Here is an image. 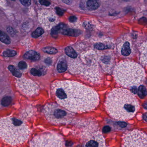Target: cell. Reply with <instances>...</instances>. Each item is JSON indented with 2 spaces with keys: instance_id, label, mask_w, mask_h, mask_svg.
I'll return each instance as SVG.
<instances>
[{
  "instance_id": "cell-1",
  "label": "cell",
  "mask_w": 147,
  "mask_h": 147,
  "mask_svg": "<svg viewBox=\"0 0 147 147\" xmlns=\"http://www.w3.org/2000/svg\"><path fill=\"white\" fill-rule=\"evenodd\" d=\"M51 89L58 103L72 112L90 111L99 104L97 92L79 82L57 81L53 84Z\"/></svg>"
},
{
  "instance_id": "cell-2",
  "label": "cell",
  "mask_w": 147,
  "mask_h": 147,
  "mask_svg": "<svg viewBox=\"0 0 147 147\" xmlns=\"http://www.w3.org/2000/svg\"><path fill=\"white\" fill-rule=\"evenodd\" d=\"M105 106L110 115L114 119L127 120L135 115L140 109V104L131 92L119 88L109 92Z\"/></svg>"
},
{
  "instance_id": "cell-3",
  "label": "cell",
  "mask_w": 147,
  "mask_h": 147,
  "mask_svg": "<svg viewBox=\"0 0 147 147\" xmlns=\"http://www.w3.org/2000/svg\"><path fill=\"white\" fill-rule=\"evenodd\" d=\"M30 130L21 120L11 117L0 118V138L8 144L14 146L27 140Z\"/></svg>"
},
{
  "instance_id": "cell-4",
  "label": "cell",
  "mask_w": 147,
  "mask_h": 147,
  "mask_svg": "<svg viewBox=\"0 0 147 147\" xmlns=\"http://www.w3.org/2000/svg\"><path fill=\"white\" fill-rule=\"evenodd\" d=\"M117 82L124 87L136 86L146 78L144 69L139 64L131 61H122L117 65L114 71Z\"/></svg>"
},
{
  "instance_id": "cell-5",
  "label": "cell",
  "mask_w": 147,
  "mask_h": 147,
  "mask_svg": "<svg viewBox=\"0 0 147 147\" xmlns=\"http://www.w3.org/2000/svg\"><path fill=\"white\" fill-rule=\"evenodd\" d=\"M43 112L48 121L55 124L70 122L73 115L55 103L47 104Z\"/></svg>"
},
{
  "instance_id": "cell-6",
  "label": "cell",
  "mask_w": 147,
  "mask_h": 147,
  "mask_svg": "<svg viewBox=\"0 0 147 147\" xmlns=\"http://www.w3.org/2000/svg\"><path fill=\"white\" fill-rule=\"evenodd\" d=\"M30 147H63V141L56 134H45L35 136L30 142Z\"/></svg>"
},
{
  "instance_id": "cell-7",
  "label": "cell",
  "mask_w": 147,
  "mask_h": 147,
  "mask_svg": "<svg viewBox=\"0 0 147 147\" xmlns=\"http://www.w3.org/2000/svg\"><path fill=\"white\" fill-rule=\"evenodd\" d=\"M123 142L122 147H147V135L140 130L135 129L126 134Z\"/></svg>"
},
{
  "instance_id": "cell-8",
  "label": "cell",
  "mask_w": 147,
  "mask_h": 147,
  "mask_svg": "<svg viewBox=\"0 0 147 147\" xmlns=\"http://www.w3.org/2000/svg\"><path fill=\"white\" fill-rule=\"evenodd\" d=\"M16 86L22 93L28 96L34 95L39 91L37 85L31 80L20 78L17 80Z\"/></svg>"
},
{
  "instance_id": "cell-9",
  "label": "cell",
  "mask_w": 147,
  "mask_h": 147,
  "mask_svg": "<svg viewBox=\"0 0 147 147\" xmlns=\"http://www.w3.org/2000/svg\"><path fill=\"white\" fill-rule=\"evenodd\" d=\"M82 147H108L106 146L105 139L100 131L93 133L87 138Z\"/></svg>"
},
{
  "instance_id": "cell-10",
  "label": "cell",
  "mask_w": 147,
  "mask_h": 147,
  "mask_svg": "<svg viewBox=\"0 0 147 147\" xmlns=\"http://www.w3.org/2000/svg\"><path fill=\"white\" fill-rule=\"evenodd\" d=\"M117 48L119 52L124 57L130 56L132 53V45L129 40H123L121 43H119Z\"/></svg>"
},
{
  "instance_id": "cell-11",
  "label": "cell",
  "mask_w": 147,
  "mask_h": 147,
  "mask_svg": "<svg viewBox=\"0 0 147 147\" xmlns=\"http://www.w3.org/2000/svg\"><path fill=\"white\" fill-rule=\"evenodd\" d=\"M141 53L140 61L143 65H146L147 63V45L146 43L142 44L140 47Z\"/></svg>"
},
{
  "instance_id": "cell-12",
  "label": "cell",
  "mask_w": 147,
  "mask_h": 147,
  "mask_svg": "<svg viewBox=\"0 0 147 147\" xmlns=\"http://www.w3.org/2000/svg\"><path fill=\"white\" fill-rule=\"evenodd\" d=\"M24 58L30 59L33 61H37L40 58V55L38 53L33 51H30L27 52L24 56Z\"/></svg>"
},
{
  "instance_id": "cell-13",
  "label": "cell",
  "mask_w": 147,
  "mask_h": 147,
  "mask_svg": "<svg viewBox=\"0 0 147 147\" xmlns=\"http://www.w3.org/2000/svg\"><path fill=\"white\" fill-rule=\"evenodd\" d=\"M67 62L65 57H62L59 59L57 65V70L60 73L65 72L67 70Z\"/></svg>"
},
{
  "instance_id": "cell-14",
  "label": "cell",
  "mask_w": 147,
  "mask_h": 147,
  "mask_svg": "<svg viewBox=\"0 0 147 147\" xmlns=\"http://www.w3.org/2000/svg\"><path fill=\"white\" fill-rule=\"evenodd\" d=\"M61 33L64 35H68V36H78L80 35L81 33L80 31L76 29H70V28L66 29L65 28L62 30Z\"/></svg>"
},
{
  "instance_id": "cell-15",
  "label": "cell",
  "mask_w": 147,
  "mask_h": 147,
  "mask_svg": "<svg viewBox=\"0 0 147 147\" xmlns=\"http://www.w3.org/2000/svg\"><path fill=\"white\" fill-rule=\"evenodd\" d=\"M87 6L90 9L96 10L100 6V3L98 0H88Z\"/></svg>"
},
{
  "instance_id": "cell-16",
  "label": "cell",
  "mask_w": 147,
  "mask_h": 147,
  "mask_svg": "<svg viewBox=\"0 0 147 147\" xmlns=\"http://www.w3.org/2000/svg\"><path fill=\"white\" fill-rule=\"evenodd\" d=\"M65 52L66 55L71 58L75 59L77 57V53L71 47H67L65 49Z\"/></svg>"
},
{
  "instance_id": "cell-17",
  "label": "cell",
  "mask_w": 147,
  "mask_h": 147,
  "mask_svg": "<svg viewBox=\"0 0 147 147\" xmlns=\"http://www.w3.org/2000/svg\"><path fill=\"white\" fill-rule=\"evenodd\" d=\"M112 60L111 57L109 56L105 55L101 57L100 61L101 62V64L102 65H103L104 68L106 70V67H108V66L109 67V64L111 63Z\"/></svg>"
},
{
  "instance_id": "cell-18",
  "label": "cell",
  "mask_w": 147,
  "mask_h": 147,
  "mask_svg": "<svg viewBox=\"0 0 147 147\" xmlns=\"http://www.w3.org/2000/svg\"><path fill=\"white\" fill-rule=\"evenodd\" d=\"M66 26L63 24H60L56 26L53 28L51 30V34L52 35H56L60 33L62 30L65 28Z\"/></svg>"
},
{
  "instance_id": "cell-19",
  "label": "cell",
  "mask_w": 147,
  "mask_h": 147,
  "mask_svg": "<svg viewBox=\"0 0 147 147\" xmlns=\"http://www.w3.org/2000/svg\"><path fill=\"white\" fill-rule=\"evenodd\" d=\"M0 41L6 45H9L11 43L9 37L1 30H0Z\"/></svg>"
},
{
  "instance_id": "cell-20",
  "label": "cell",
  "mask_w": 147,
  "mask_h": 147,
  "mask_svg": "<svg viewBox=\"0 0 147 147\" xmlns=\"http://www.w3.org/2000/svg\"><path fill=\"white\" fill-rule=\"evenodd\" d=\"M137 92H138V95L140 98H144L146 96V88L144 85L140 86Z\"/></svg>"
},
{
  "instance_id": "cell-21",
  "label": "cell",
  "mask_w": 147,
  "mask_h": 147,
  "mask_svg": "<svg viewBox=\"0 0 147 147\" xmlns=\"http://www.w3.org/2000/svg\"><path fill=\"white\" fill-rule=\"evenodd\" d=\"M112 47L110 45H105L102 43H98L95 45V48L97 50H106Z\"/></svg>"
},
{
  "instance_id": "cell-22",
  "label": "cell",
  "mask_w": 147,
  "mask_h": 147,
  "mask_svg": "<svg viewBox=\"0 0 147 147\" xmlns=\"http://www.w3.org/2000/svg\"><path fill=\"white\" fill-rule=\"evenodd\" d=\"M8 69L9 71L12 73V74L17 78H20L22 74L20 71L18 70L13 65H9L8 67Z\"/></svg>"
},
{
  "instance_id": "cell-23",
  "label": "cell",
  "mask_w": 147,
  "mask_h": 147,
  "mask_svg": "<svg viewBox=\"0 0 147 147\" xmlns=\"http://www.w3.org/2000/svg\"><path fill=\"white\" fill-rule=\"evenodd\" d=\"M44 31L41 28L39 27L32 34L33 38H37L42 35L44 34Z\"/></svg>"
},
{
  "instance_id": "cell-24",
  "label": "cell",
  "mask_w": 147,
  "mask_h": 147,
  "mask_svg": "<svg viewBox=\"0 0 147 147\" xmlns=\"http://www.w3.org/2000/svg\"><path fill=\"white\" fill-rule=\"evenodd\" d=\"M42 50L44 52L48 53V54H56L58 52V51L56 48H54V47H44Z\"/></svg>"
},
{
  "instance_id": "cell-25",
  "label": "cell",
  "mask_w": 147,
  "mask_h": 147,
  "mask_svg": "<svg viewBox=\"0 0 147 147\" xmlns=\"http://www.w3.org/2000/svg\"><path fill=\"white\" fill-rule=\"evenodd\" d=\"M11 102V98L10 96H6L3 98L1 101V104L3 106H7L9 105Z\"/></svg>"
},
{
  "instance_id": "cell-26",
  "label": "cell",
  "mask_w": 147,
  "mask_h": 147,
  "mask_svg": "<svg viewBox=\"0 0 147 147\" xmlns=\"http://www.w3.org/2000/svg\"><path fill=\"white\" fill-rule=\"evenodd\" d=\"M3 56L5 57H13L16 55V52L12 50H8L3 52Z\"/></svg>"
},
{
  "instance_id": "cell-27",
  "label": "cell",
  "mask_w": 147,
  "mask_h": 147,
  "mask_svg": "<svg viewBox=\"0 0 147 147\" xmlns=\"http://www.w3.org/2000/svg\"><path fill=\"white\" fill-rule=\"evenodd\" d=\"M31 73L34 76H38V77L41 76L42 74L41 71L35 69V68L32 69L31 70Z\"/></svg>"
},
{
  "instance_id": "cell-28",
  "label": "cell",
  "mask_w": 147,
  "mask_h": 147,
  "mask_svg": "<svg viewBox=\"0 0 147 147\" xmlns=\"http://www.w3.org/2000/svg\"><path fill=\"white\" fill-rule=\"evenodd\" d=\"M18 66L21 69H24L27 68V65L26 62L23 61H20L18 64Z\"/></svg>"
},
{
  "instance_id": "cell-29",
  "label": "cell",
  "mask_w": 147,
  "mask_h": 147,
  "mask_svg": "<svg viewBox=\"0 0 147 147\" xmlns=\"http://www.w3.org/2000/svg\"><path fill=\"white\" fill-rule=\"evenodd\" d=\"M21 3L25 7H29L31 5V0H20Z\"/></svg>"
},
{
  "instance_id": "cell-30",
  "label": "cell",
  "mask_w": 147,
  "mask_h": 147,
  "mask_svg": "<svg viewBox=\"0 0 147 147\" xmlns=\"http://www.w3.org/2000/svg\"><path fill=\"white\" fill-rule=\"evenodd\" d=\"M39 2L41 5L46 6H49L51 4V3L47 0H39Z\"/></svg>"
},
{
  "instance_id": "cell-31",
  "label": "cell",
  "mask_w": 147,
  "mask_h": 147,
  "mask_svg": "<svg viewBox=\"0 0 147 147\" xmlns=\"http://www.w3.org/2000/svg\"><path fill=\"white\" fill-rule=\"evenodd\" d=\"M56 11H57V13H58V15H59L60 16H62L64 14V10L61 9L60 8L57 7L56 8Z\"/></svg>"
},
{
  "instance_id": "cell-32",
  "label": "cell",
  "mask_w": 147,
  "mask_h": 147,
  "mask_svg": "<svg viewBox=\"0 0 147 147\" xmlns=\"http://www.w3.org/2000/svg\"><path fill=\"white\" fill-rule=\"evenodd\" d=\"M131 87H132V88L130 89V90H131L130 92H131L132 93H133V94H136L137 91H137V87H136V86H133Z\"/></svg>"
},
{
  "instance_id": "cell-33",
  "label": "cell",
  "mask_w": 147,
  "mask_h": 147,
  "mask_svg": "<svg viewBox=\"0 0 147 147\" xmlns=\"http://www.w3.org/2000/svg\"><path fill=\"white\" fill-rule=\"evenodd\" d=\"M110 130H111V128L109 126H105L103 129V131L104 133H108V132L110 131Z\"/></svg>"
},
{
  "instance_id": "cell-34",
  "label": "cell",
  "mask_w": 147,
  "mask_h": 147,
  "mask_svg": "<svg viewBox=\"0 0 147 147\" xmlns=\"http://www.w3.org/2000/svg\"><path fill=\"white\" fill-rule=\"evenodd\" d=\"M69 20L70 22H75L76 21V20H77V18L76 16H70V17L69 18Z\"/></svg>"
},
{
  "instance_id": "cell-35",
  "label": "cell",
  "mask_w": 147,
  "mask_h": 147,
  "mask_svg": "<svg viewBox=\"0 0 147 147\" xmlns=\"http://www.w3.org/2000/svg\"><path fill=\"white\" fill-rule=\"evenodd\" d=\"M117 124L122 127H125L127 126V124L124 122H118Z\"/></svg>"
},
{
  "instance_id": "cell-36",
  "label": "cell",
  "mask_w": 147,
  "mask_h": 147,
  "mask_svg": "<svg viewBox=\"0 0 147 147\" xmlns=\"http://www.w3.org/2000/svg\"><path fill=\"white\" fill-rule=\"evenodd\" d=\"M45 62L47 64L50 65L51 64L52 60L51 59L48 58L46 59L45 60Z\"/></svg>"
},
{
  "instance_id": "cell-37",
  "label": "cell",
  "mask_w": 147,
  "mask_h": 147,
  "mask_svg": "<svg viewBox=\"0 0 147 147\" xmlns=\"http://www.w3.org/2000/svg\"><path fill=\"white\" fill-rule=\"evenodd\" d=\"M144 118L145 119V121H146V114H145L144 115Z\"/></svg>"
},
{
  "instance_id": "cell-38",
  "label": "cell",
  "mask_w": 147,
  "mask_h": 147,
  "mask_svg": "<svg viewBox=\"0 0 147 147\" xmlns=\"http://www.w3.org/2000/svg\"><path fill=\"white\" fill-rule=\"evenodd\" d=\"M12 1H15V0H12Z\"/></svg>"
}]
</instances>
